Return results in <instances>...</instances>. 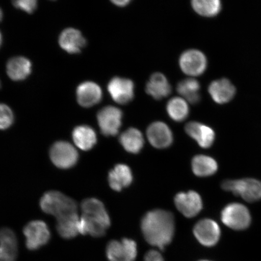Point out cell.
Returning <instances> with one entry per match:
<instances>
[{
  "mask_svg": "<svg viewBox=\"0 0 261 261\" xmlns=\"http://www.w3.org/2000/svg\"><path fill=\"white\" fill-rule=\"evenodd\" d=\"M200 83L193 78H188L179 82L177 88L178 93L192 104L200 102Z\"/></svg>",
  "mask_w": 261,
  "mask_h": 261,
  "instance_id": "obj_25",
  "label": "cell"
},
{
  "mask_svg": "<svg viewBox=\"0 0 261 261\" xmlns=\"http://www.w3.org/2000/svg\"><path fill=\"white\" fill-rule=\"evenodd\" d=\"M200 261H211V260H200Z\"/></svg>",
  "mask_w": 261,
  "mask_h": 261,
  "instance_id": "obj_37",
  "label": "cell"
},
{
  "mask_svg": "<svg viewBox=\"0 0 261 261\" xmlns=\"http://www.w3.org/2000/svg\"><path fill=\"white\" fill-rule=\"evenodd\" d=\"M145 261H164V259L158 251L151 250L146 254Z\"/></svg>",
  "mask_w": 261,
  "mask_h": 261,
  "instance_id": "obj_32",
  "label": "cell"
},
{
  "mask_svg": "<svg viewBox=\"0 0 261 261\" xmlns=\"http://www.w3.org/2000/svg\"><path fill=\"white\" fill-rule=\"evenodd\" d=\"M119 141L124 149L133 154L139 153L144 145V139L141 132L138 129L129 128L120 136Z\"/></svg>",
  "mask_w": 261,
  "mask_h": 261,
  "instance_id": "obj_23",
  "label": "cell"
},
{
  "mask_svg": "<svg viewBox=\"0 0 261 261\" xmlns=\"http://www.w3.org/2000/svg\"><path fill=\"white\" fill-rule=\"evenodd\" d=\"M15 257L10 254L4 248L0 246V261H15Z\"/></svg>",
  "mask_w": 261,
  "mask_h": 261,
  "instance_id": "obj_33",
  "label": "cell"
},
{
  "mask_svg": "<svg viewBox=\"0 0 261 261\" xmlns=\"http://www.w3.org/2000/svg\"><path fill=\"white\" fill-rule=\"evenodd\" d=\"M2 43V35L1 33H0V45H1Z\"/></svg>",
  "mask_w": 261,
  "mask_h": 261,
  "instance_id": "obj_36",
  "label": "cell"
},
{
  "mask_svg": "<svg viewBox=\"0 0 261 261\" xmlns=\"http://www.w3.org/2000/svg\"><path fill=\"white\" fill-rule=\"evenodd\" d=\"M149 142L156 148H168L172 144L173 136L170 128L165 123H152L147 129Z\"/></svg>",
  "mask_w": 261,
  "mask_h": 261,
  "instance_id": "obj_13",
  "label": "cell"
},
{
  "mask_svg": "<svg viewBox=\"0 0 261 261\" xmlns=\"http://www.w3.org/2000/svg\"><path fill=\"white\" fill-rule=\"evenodd\" d=\"M25 244L30 250H36L48 243L50 239V231L46 223L42 221H33L24 228Z\"/></svg>",
  "mask_w": 261,
  "mask_h": 261,
  "instance_id": "obj_6",
  "label": "cell"
},
{
  "mask_svg": "<svg viewBox=\"0 0 261 261\" xmlns=\"http://www.w3.org/2000/svg\"><path fill=\"white\" fill-rule=\"evenodd\" d=\"M49 154L52 163L62 169L73 168L79 159L76 149L70 143L65 141L55 143Z\"/></svg>",
  "mask_w": 261,
  "mask_h": 261,
  "instance_id": "obj_5",
  "label": "cell"
},
{
  "mask_svg": "<svg viewBox=\"0 0 261 261\" xmlns=\"http://www.w3.org/2000/svg\"><path fill=\"white\" fill-rule=\"evenodd\" d=\"M221 219L226 226L236 230L246 229L251 223L249 210L244 205L238 203L225 207L221 212Z\"/></svg>",
  "mask_w": 261,
  "mask_h": 261,
  "instance_id": "obj_4",
  "label": "cell"
},
{
  "mask_svg": "<svg viewBox=\"0 0 261 261\" xmlns=\"http://www.w3.org/2000/svg\"><path fill=\"white\" fill-rule=\"evenodd\" d=\"M192 6L197 14L207 17L216 16L221 10L219 0H194Z\"/></svg>",
  "mask_w": 261,
  "mask_h": 261,
  "instance_id": "obj_27",
  "label": "cell"
},
{
  "mask_svg": "<svg viewBox=\"0 0 261 261\" xmlns=\"http://www.w3.org/2000/svg\"><path fill=\"white\" fill-rule=\"evenodd\" d=\"M132 181V172L127 165H117L109 172V185L114 191H120L124 188L128 187Z\"/></svg>",
  "mask_w": 261,
  "mask_h": 261,
  "instance_id": "obj_19",
  "label": "cell"
},
{
  "mask_svg": "<svg viewBox=\"0 0 261 261\" xmlns=\"http://www.w3.org/2000/svg\"><path fill=\"white\" fill-rule=\"evenodd\" d=\"M194 233L198 242L203 246L213 247L220 240L221 230L216 222L204 219L195 224Z\"/></svg>",
  "mask_w": 261,
  "mask_h": 261,
  "instance_id": "obj_10",
  "label": "cell"
},
{
  "mask_svg": "<svg viewBox=\"0 0 261 261\" xmlns=\"http://www.w3.org/2000/svg\"><path fill=\"white\" fill-rule=\"evenodd\" d=\"M59 42L62 48L71 54L79 53L86 44L81 33L73 28L66 29L62 32Z\"/></svg>",
  "mask_w": 261,
  "mask_h": 261,
  "instance_id": "obj_17",
  "label": "cell"
},
{
  "mask_svg": "<svg viewBox=\"0 0 261 261\" xmlns=\"http://www.w3.org/2000/svg\"><path fill=\"white\" fill-rule=\"evenodd\" d=\"M185 130L202 148H210L213 145L215 135L211 127L197 122H191L186 125Z\"/></svg>",
  "mask_w": 261,
  "mask_h": 261,
  "instance_id": "obj_14",
  "label": "cell"
},
{
  "mask_svg": "<svg viewBox=\"0 0 261 261\" xmlns=\"http://www.w3.org/2000/svg\"><path fill=\"white\" fill-rule=\"evenodd\" d=\"M80 221L77 213L57 218V228L59 234L62 238L67 240L76 237L80 233Z\"/></svg>",
  "mask_w": 261,
  "mask_h": 261,
  "instance_id": "obj_20",
  "label": "cell"
},
{
  "mask_svg": "<svg viewBox=\"0 0 261 261\" xmlns=\"http://www.w3.org/2000/svg\"><path fill=\"white\" fill-rule=\"evenodd\" d=\"M206 57L197 50L186 51L179 58V66L185 74L191 76H197L206 69Z\"/></svg>",
  "mask_w": 261,
  "mask_h": 261,
  "instance_id": "obj_9",
  "label": "cell"
},
{
  "mask_svg": "<svg viewBox=\"0 0 261 261\" xmlns=\"http://www.w3.org/2000/svg\"><path fill=\"white\" fill-rule=\"evenodd\" d=\"M0 246L16 259L18 241L14 231L9 228H2L0 229Z\"/></svg>",
  "mask_w": 261,
  "mask_h": 261,
  "instance_id": "obj_28",
  "label": "cell"
},
{
  "mask_svg": "<svg viewBox=\"0 0 261 261\" xmlns=\"http://www.w3.org/2000/svg\"><path fill=\"white\" fill-rule=\"evenodd\" d=\"M192 168L198 177H208L218 170V164L213 158L204 155L194 156L192 161Z\"/></svg>",
  "mask_w": 261,
  "mask_h": 261,
  "instance_id": "obj_24",
  "label": "cell"
},
{
  "mask_svg": "<svg viewBox=\"0 0 261 261\" xmlns=\"http://www.w3.org/2000/svg\"><path fill=\"white\" fill-rule=\"evenodd\" d=\"M106 253L110 261H135L138 249L135 241L124 238L121 241H110Z\"/></svg>",
  "mask_w": 261,
  "mask_h": 261,
  "instance_id": "obj_8",
  "label": "cell"
},
{
  "mask_svg": "<svg viewBox=\"0 0 261 261\" xmlns=\"http://www.w3.org/2000/svg\"><path fill=\"white\" fill-rule=\"evenodd\" d=\"M177 210L187 218H192L199 214L203 208L200 195L194 191L180 192L175 197Z\"/></svg>",
  "mask_w": 261,
  "mask_h": 261,
  "instance_id": "obj_12",
  "label": "cell"
},
{
  "mask_svg": "<svg viewBox=\"0 0 261 261\" xmlns=\"http://www.w3.org/2000/svg\"><path fill=\"white\" fill-rule=\"evenodd\" d=\"M72 135L75 144L84 151H89L96 144V133L89 126H77L74 129Z\"/></svg>",
  "mask_w": 261,
  "mask_h": 261,
  "instance_id": "obj_21",
  "label": "cell"
},
{
  "mask_svg": "<svg viewBox=\"0 0 261 261\" xmlns=\"http://www.w3.org/2000/svg\"><path fill=\"white\" fill-rule=\"evenodd\" d=\"M14 5L16 8L31 14L37 8V2L35 0H19L14 2Z\"/></svg>",
  "mask_w": 261,
  "mask_h": 261,
  "instance_id": "obj_31",
  "label": "cell"
},
{
  "mask_svg": "<svg viewBox=\"0 0 261 261\" xmlns=\"http://www.w3.org/2000/svg\"><path fill=\"white\" fill-rule=\"evenodd\" d=\"M31 67V62L28 59L21 57L13 58L7 64V73L12 80H23L30 74Z\"/></svg>",
  "mask_w": 261,
  "mask_h": 261,
  "instance_id": "obj_22",
  "label": "cell"
},
{
  "mask_svg": "<svg viewBox=\"0 0 261 261\" xmlns=\"http://www.w3.org/2000/svg\"><path fill=\"white\" fill-rule=\"evenodd\" d=\"M146 91L155 99L161 100L171 94V86L164 74L155 73L147 83Z\"/></svg>",
  "mask_w": 261,
  "mask_h": 261,
  "instance_id": "obj_18",
  "label": "cell"
},
{
  "mask_svg": "<svg viewBox=\"0 0 261 261\" xmlns=\"http://www.w3.org/2000/svg\"><path fill=\"white\" fill-rule=\"evenodd\" d=\"M224 190L240 196L245 201L253 203L261 199V181L253 178L226 180L222 184Z\"/></svg>",
  "mask_w": 261,
  "mask_h": 261,
  "instance_id": "obj_3",
  "label": "cell"
},
{
  "mask_svg": "<svg viewBox=\"0 0 261 261\" xmlns=\"http://www.w3.org/2000/svg\"><path fill=\"white\" fill-rule=\"evenodd\" d=\"M114 5L119 6V7H124L128 5L130 3L129 0H122V1H113Z\"/></svg>",
  "mask_w": 261,
  "mask_h": 261,
  "instance_id": "obj_34",
  "label": "cell"
},
{
  "mask_svg": "<svg viewBox=\"0 0 261 261\" xmlns=\"http://www.w3.org/2000/svg\"><path fill=\"white\" fill-rule=\"evenodd\" d=\"M108 90L116 102L125 105L135 97V84L132 80L115 77L108 85Z\"/></svg>",
  "mask_w": 261,
  "mask_h": 261,
  "instance_id": "obj_11",
  "label": "cell"
},
{
  "mask_svg": "<svg viewBox=\"0 0 261 261\" xmlns=\"http://www.w3.org/2000/svg\"><path fill=\"white\" fill-rule=\"evenodd\" d=\"M40 207L45 214L56 216L76 213L77 205L73 199L58 191L45 193L40 200Z\"/></svg>",
  "mask_w": 261,
  "mask_h": 261,
  "instance_id": "obj_2",
  "label": "cell"
},
{
  "mask_svg": "<svg viewBox=\"0 0 261 261\" xmlns=\"http://www.w3.org/2000/svg\"><path fill=\"white\" fill-rule=\"evenodd\" d=\"M2 18H3V13H2L1 9H0V21H2Z\"/></svg>",
  "mask_w": 261,
  "mask_h": 261,
  "instance_id": "obj_35",
  "label": "cell"
},
{
  "mask_svg": "<svg viewBox=\"0 0 261 261\" xmlns=\"http://www.w3.org/2000/svg\"><path fill=\"white\" fill-rule=\"evenodd\" d=\"M84 215L91 217H102L108 214L105 206L96 198H87L81 204Z\"/></svg>",
  "mask_w": 261,
  "mask_h": 261,
  "instance_id": "obj_29",
  "label": "cell"
},
{
  "mask_svg": "<svg viewBox=\"0 0 261 261\" xmlns=\"http://www.w3.org/2000/svg\"><path fill=\"white\" fill-rule=\"evenodd\" d=\"M208 92L215 102L224 104L233 99L236 89L230 81L221 79L212 82L208 87Z\"/></svg>",
  "mask_w": 261,
  "mask_h": 261,
  "instance_id": "obj_16",
  "label": "cell"
},
{
  "mask_svg": "<svg viewBox=\"0 0 261 261\" xmlns=\"http://www.w3.org/2000/svg\"><path fill=\"white\" fill-rule=\"evenodd\" d=\"M123 113L116 107L103 108L97 114V121L101 133L106 136H114L119 133L122 125Z\"/></svg>",
  "mask_w": 261,
  "mask_h": 261,
  "instance_id": "obj_7",
  "label": "cell"
},
{
  "mask_svg": "<svg viewBox=\"0 0 261 261\" xmlns=\"http://www.w3.org/2000/svg\"><path fill=\"white\" fill-rule=\"evenodd\" d=\"M141 228L147 242L163 250L174 237V215L164 210L150 211L142 218Z\"/></svg>",
  "mask_w": 261,
  "mask_h": 261,
  "instance_id": "obj_1",
  "label": "cell"
},
{
  "mask_svg": "<svg viewBox=\"0 0 261 261\" xmlns=\"http://www.w3.org/2000/svg\"><path fill=\"white\" fill-rule=\"evenodd\" d=\"M14 120V114L11 109L5 104L0 103V129L9 128Z\"/></svg>",
  "mask_w": 261,
  "mask_h": 261,
  "instance_id": "obj_30",
  "label": "cell"
},
{
  "mask_svg": "<svg viewBox=\"0 0 261 261\" xmlns=\"http://www.w3.org/2000/svg\"><path fill=\"white\" fill-rule=\"evenodd\" d=\"M78 103L82 107H91L95 106L102 99V92L99 86L93 82L81 84L77 89Z\"/></svg>",
  "mask_w": 261,
  "mask_h": 261,
  "instance_id": "obj_15",
  "label": "cell"
},
{
  "mask_svg": "<svg viewBox=\"0 0 261 261\" xmlns=\"http://www.w3.org/2000/svg\"><path fill=\"white\" fill-rule=\"evenodd\" d=\"M167 112L172 120L182 122L187 118L189 109L187 101L182 98H172L167 104Z\"/></svg>",
  "mask_w": 261,
  "mask_h": 261,
  "instance_id": "obj_26",
  "label": "cell"
}]
</instances>
